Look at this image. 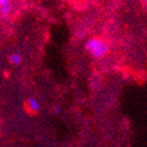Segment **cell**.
Instances as JSON below:
<instances>
[{
    "instance_id": "obj_4",
    "label": "cell",
    "mask_w": 147,
    "mask_h": 147,
    "mask_svg": "<svg viewBox=\"0 0 147 147\" xmlns=\"http://www.w3.org/2000/svg\"><path fill=\"white\" fill-rule=\"evenodd\" d=\"M11 11H12V4H11V3L0 5V13H1V15L7 16L9 13H11Z\"/></svg>"
},
{
    "instance_id": "obj_2",
    "label": "cell",
    "mask_w": 147,
    "mask_h": 147,
    "mask_svg": "<svg viewBox=\"0 0 147 147\" xmlns=\"http://www.w3.org/2000/svg\"><path fill=\"white\" fill-rule=\"evenodd\" d=\"M28 108H30L32 111H34V113L39 111V109H40V103L37 101V99L33 98V97H30V98L28 99Z\"/></svg>"
},
{
    "instance_id": "obj_1",
    "label": "cell",
    "mask_w": 147,
    "mask_h": 147,
    "mask_svg": "<svg viewBox=\"0 0 147 147\" xmlns=\"http://www.w3.org/2000/svg\"><path fill=\"white\" fill-rule=\"evenodd\" d=\"M84 49L92 58L101 59L107 55L109 52V45L108 43L102 38H90L85 42Z\"/></svg>"
},
{
    "instance_id": "obj_3",
    "label": "cell",
    "mask_w": 147,
    "mask_h": 147,
    "mask_svg": "<svg viewBox=\"0 0 147 147\" xmlns=\"http://www.w3.org/2000/svg\"><path fill=\"white\" fill-rule=\"evenodd\" d=\"M9 62L12 63V64H14V65H19L20 63H21V56L19 55V54H12V55H9Z\"/></svg>"
},
{
    "instance_id": "obj_6",
    "label": "cell",
    "mask_w": 147,
    "mask_h": 147,
    "mask_svg": "<svg viewBox=\"0 0 147 147\" xmlns=\"http://www.w3.org/2000/svg\"><path fill=\"white\" fill-rule=\"evenodd\" d=\"M7 3H11V0H0V5L7 4Z\"/></svg>"
},
{
    "instance_id": "obj_5",
    "label": "cell",
    "mask_w": 147,
    "mask_h": 147,
    "mask_svg": "<svg viewBox=\"0 0 147 147\" xmlns=\"http://www.w3.org/2000/svg\"><path fill=\"white\" fill-rule=\"evenodd\" d=\"M54 113H55L56 115H59V113H61V109H60L58 106H55V107H54Z\"/></svg>"
}]
</instances>
